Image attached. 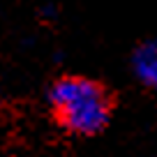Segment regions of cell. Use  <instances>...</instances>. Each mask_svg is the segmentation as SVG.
<instances>
[{
    "mask_svg": "<svg viewBox=\"0 0 157 157\" xmlns=\"http://www.w3.org/2000/svg\"><path fill=\"white\" fill-rule=\"evenodd\" d=\"M42 16H44V19H53V16H56V10H53L51 5H46L44 10H42Z\"/></svg>",
    "mask_w": 157,
    "mask_h": 157,
    "instance_id": "3957f363",
    "label": "cell"
},
{
    "mask_svg": "<svg viewBox=\"0 0 157 157\" xmlns=\"http://www.w3.org/2000/svg\"><path fill=\"white\" fill-rule=\"evenodd\" d=\"M129 67L143 88L157 90V39H146L132 51Z\"/></svg>",
    "mask_w": 157,
    "mask_h": 157,
    "instance_id": "7a4b0ae2",
    "label": "cell"
},
{
    "mask_svg": "<svg viewBox=\"0 0 157 157\" xmlns=\"http://www.w3.org/2000/svg\"><path fill=\"white\" fill-rule=\"evenodd\" d=\"M46 102L60 127L76 136H95L111 120V97L88 76H60L46 90Z\"/></svg>",
    "mask_w": 157,
    "mask_h": 157,
    "instance_id": "6da1fadb",
    "label": "cell"
}]
</instances>
